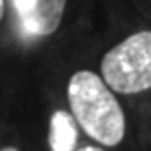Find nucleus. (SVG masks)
<instances>
[{
  "instance_id": "obj_6",
  "label": "nucleus",
  "mask_w": 151,
  "mask_h": 151,
  "mask_svg": "<svg viewBox=\"0 0 151 151\" xmlns=\"http://www.w3.org/2000/svg\"><path fill=\"white\" fill-rule=\"evenodd\" d=\"M4 16V0H0V20Z\"/></svg>"
},
{
  "instance_id": "obj_2",
  "label": "nucleus",
  "mask_w": 151,
  "mask_h": 151,
  "mask_svg": "<svg viewBox=\"0 0 151 151\" xmlns=\"http://www.w3.org/2000/svg\"><path fill=\"white\" fill-rule=\"evenodd\" d=\"M102 78L116 92L137 94L151 88V32L132 34L102 59Z\"/></svg>"
},
{
  "instance_id": "obj_5",
  "label": "nucleus",
  "mask_w": 151,
  "mask_h": 151,
  "mask_svg": "<svg viewBox=\"0 0 151 151\" xmlns=\"http://www.w3.org/2000/svg\"><path fill=\"white\" fill-rule=\"evenodd\" d=\"M78 151H104V149H100V147H94V145H86V147H81Z\"/></svg>"
},
{
  "instance_id": "obj_3",
  "label": "nucleus",
  "mask_w": 151,
  "mask_h": 151,
  "mask_svg": "<svg viewBox=\"0 0 151 151\" xmlns=\"http://www.w3.org/2000/svg\"><path fill=\"white\" fill-rule=\"evenodd\" d=\"M24 29L32 35H51L59 28L67 0H12Z\"/></svg>"
},
{
  "instance_id": "obj_7",
  "label": "nucleus",
  "mask_w": 151,
  "mask_h": 151,
  "mask_svg": "<svg viewBox=\"0 0 151 151\" xmlns=\"http://www.w3.org/2000/svg\"><path fill=\"white\" fill-rule=\"evenodd\" d=\"M2 151H18V149H16V147H4Z\"/></svg>"
},
{
  "instance_id": "obj_4",
  "label": "nucleus",
  "mask_w": 151,
  "mask_h": 151,
  "mask_svg": "<svg viewBox=\"0 0 151 151\" xmlns=\"http://www.w3.org/2000/svg\"><path fill=\"white\" fill-rule=\"evenodd\" d=\"M78 141L77 120L65 110L53 112L49 120V147L51 151H75Z\"/></svg>"
},
{
  "instance_id": "obj_1",
  "label": "nucleus",
  "mask_w": 151,
  "mask_h": 151,
  "mask_svg": "<svg viewBox=\"0 0 151 151\" xmlns=\"http://www.w3.org/2000/svg\"><path fill=\"white\" fill-rule=\"evenodd\" d=\"M69 104L77 124L102 145L114 147L126 135V116L104 78L78 71L69 81Z\"/></svg>"
}]
</instances>
